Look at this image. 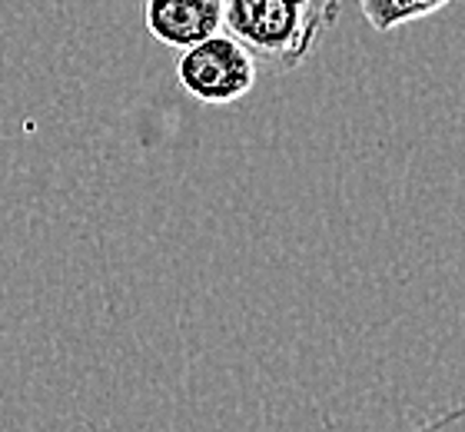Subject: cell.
Instances as JSON below:
<instances>
[{"label": "cell", "mask_w": 465, "mask_h": 432, "mask_svg": "<svg viewBox=\"0 0 465 432\" xmlns=\"http://www.w3.org/2000/svg\"><path fill=\"white\" fill-rule=\"evenodd\" d=\"M340 20V0H223V27L256 67L290 74L320 50Z\"/></svg>", "instance_id": "cell-1"}, {"label": "cell", "mask_w": 465, "mask_h": 432, "mask_svg": "<svg viewBox=\"0 0 465 432\" xmlns=\"http://www.w3.org/2000/svg\"><path fill=\"white\" fill-rule=\"evenodd\" d=\"M256 60L230 34H210L183 50L176 60V77L196 104L223 106L246 96L256 86Z\"/></svg>", "instance_id": "cell-2"}, {"label": "cell", "mask_w": 465, "mask_h": 432, "mask_svg": "<svg viewBox=\"0 0 465 432\" xmlns=\"http://www.w3.org/2000/svg\"><path fill=\"white\" fill-rule=\"evenodd\" d=\"M143 24L163 47L186 50L223 30V0H146Z\"/></svg>", "instance_id": "cell-3"}, {"label": "cell", "mask_w": 465, "mask_h": 432, "mask_svg": "<svg viewBox=\"0 0 465 432\" xmlns=\"http://www.w3.org/2000/svg\"><path fill=\"white\" fill-rule=\"evenodd\" d=\"M446 4L449 0H359L362 17L369 20V27L376 30V34H392L402 24L432 17Z\"/></svg>", "instance_id": "cell-4"}]
</instances>
